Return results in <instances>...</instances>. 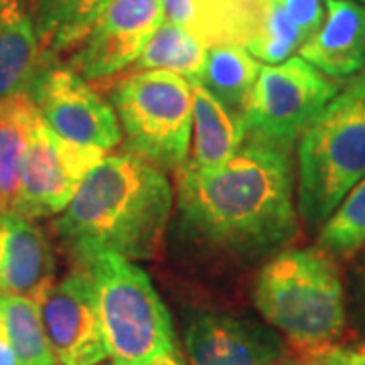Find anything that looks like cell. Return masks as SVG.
<instances>
[{"instance_id":"1","label":"cell","mask_w":365,"mask_h":365,"mask_svg":"<svg viewBox=\"0 0 365 365\" xmlns=\"http://www.w3.org/2000/svg\"><path fill=\"white\" fill-rule=\"evenodd\" d=\"M187 232L215 248L260 254L299 232L290 148L244 136L235 155L209 175L177 170Z\"/></svg>"},{"instance_id":"2","label":"cell","mask_w":365,"mask_h":365,"mask_svg":"<svg viewBox=\"0 0 365 365\" xmlns=\"http://www.w3.org/2000/svg\"><path fill=\"white\" fill-rule=\"evenodd\" d=\"M173 209V187L155 165L118 153L86 173L55 232L79 262L98 254L153 260Z\"/></svg>"},{"instance_id":"3","label":"cell","mask_w":365,"mask_h":365,"mask_svg":"<svg viewBox=\"0 0 365 365\" xmlns=\"http://www.w3.org/2000/svg\"><path fill=\"white\" fill-rule=\"evenodd\" d=\"M254 302L304 359L333 349L345 333V288L323 248L284 250L268 260L256 278Z\"/></svg>"},{"instance_id":"4","label":"cell","mask_w":365,"mask_h":365,"mask_svg":"<svg viewBox=\"0 0 365 365\" xmlns=\"http://www.w3.org/2000/svg\"><path fill=\"white\" fill-rule=\"evenodd\" d=\"M365 179V73L353 76L299 143V213L321 227Z\"/></svg>"},{"instance_id":"5","label":"cell","mask_w":365,"mask_h":365,"mask_svg":"<svg viewBox=\"0 0 365 365\" xmlns=\"http://www.w3.org/2000/svg\"><path fill=\"white\" fill-rule=\"evenodd\" d=\"M96 290L108 357L118 365H187L148 274L116 254L79 262Z\"/></svg>"},{"instance_id":"6","label":"cell","mask_w":365,"mask_h":365,"mask_svg":"<svg viewBox=\"0 0 365 365\" xmlns=\"http://www.w3.org/2000/svg\"><path fill=\"white\" fill-rule=\"evenodd\" d=\"M126 148L157 169L179 170L191 146V81L169 71H138L112 91Z\"/></svg>"},{"instance_id":"7","label":"cell","mask_w":365,"mask_h":365,"mask_svg":"<svg viewBox=\"0 0 365 365\" xmlns=\"http://www.w3.org/2000/svg\"><path fill=\"white\" fill-rule=\"evenodd\" d=\"M339 90L337 81L300 55L276 66H262L240 118L244 136L292 148L311 120Z\"/></svg>"},{"instance_id":"8","label":"cell","mask_w":365,"mask_h":365,"mask_svg":"<svg viewBox=\"0 0 365 365\" xmlns=\"http://www.w3.org/2000/svg\"><path fill=\"white\" fill-rule=\"evenodd\" d=\"M104 155L102 150L59 138L41 118L23 160L11 211L29 220L61 213L76 195L86 173L93 169Z\"/></svg>"},{"instance_id":"9","label":"cell","mask_w":365,"mask_h":365,"mask_svg":"<svg viewBox=\"0 0 365 365\" xmlns=\"http://www.w3.org/2000/svg\"><path fill=\"white\" fill-rule=\"evenodd\" d=\"M29 93L43 122L67 143L102 153L120 143L122 130L114 108L69 66L43 67Z\"/></svg>"},{"instance_id":"10","label":"cell","mask_w":365,"mask_h":365,"mask_svg":"<svg viewBox=\"0 0 365 365\" xmlns=\"http://www.w3.org/2000/svg\"><path fill=\"white\" fill-rule=\"evenodd\" d=\"M57 365H96L108 359L93 282L86 266L53 280L37 300Z\"/></svg>"},{"instance_id":"11","label":"cell","mask_w":365,"mask_h":365,"mask_svg":"<svg viewBox=\"0 0 365 365\" xmlns=\"http://www.w3.org/2000/svg\"><path fill=\"white\" fill-rule=\"evenodd\" d=\"M163 21V0H112L76 47L69 67L86 81L110 78L138 59Z\"/></svg>"},{"instance_id":"12","label":"cell","mask_w":365,"mask_h":365,"mask_svg":"<svg viewBox=\"0 0 365 365\" xmlns=\"http://www.w3.org/2000/svg\"><path fill=\"white\" fill-rule=\"evenodd\" d=\"M189 365H280V341L264 327L227 313L199 311L185 319Z\"/></svg>"},{"instance_id":"13","label":"cell","mask_w":365,"mask_h":365,"mask_svg":"<svg viewBox=\"0 0 365 365\" xmlns=\"http://www.w3.org/2000/svg\"><path fill=\"white\" fill-rule=\"evenodd\" d=\"M55 276L49 237L14 211H0V292L39 300Z\"/></svg>"},{"instance_id":"14","label":"cell","mask_w":365,"mask_h":365,"mask_svg":"<svg viewBox=\"0 0 365 365\" xmlns=\"http://www.w3.org/2000/svg\"><path fill=\"white\" fill-rule=\"evenodd\" d=\"M299 55L329 78H353L365 67V6L327 0L325 21L300 45Z\"/></svg>"},{"instance_id":"15","label":"cell","mask_w":365,"mask_h":365,"mask_svg":"<svg viewBox=\"0 0 365 365\" xmlns=\"http://www.w3.org/2000/svg\"><path fill=\"white\" fill-rule=\"evenodd\" d=\"M47 66L31 0H0V100L29 93Z\"/></svg>"},{"instance_id":"16","label":"cell","mask_w":365,"mask_h":365,"mask_svg":"<svg viewBox=\"0 0 365 365\" xmlns=\"http://www.w3.org/2000/svg\"><path fill=\"white\" fill-rule=\"evenodd\" d=\"M191 146L181 169L193 175H209L234 157L244 140V128L240 118H235L201 83L191 81Z\"/></svg>"},{"instance_id":"17","label":"cell","mask_w":365,"mask_h":365,"mask_svg":"<svg viewBox=\"0 0 365 365\" xmlns=\"http://www.w3.org/2000/svg\"><path fill=\"white\" fill-rule=\"evenodd\" d=\"M252 0H163L165 14L191 33L213 45H246Z\"/></svg>"},{"instance_id":"18","label":"cell","mask_w":365,"mask_h":365,"mask_svg":"<svg viewBox=\"0 0 365 365\" xmlns=\"http://www.w3.org/2000/svg\"><path fill=\"white\" fill-rule=\"evenodd\" d=\"M112 0H31L47 63L76 49Z\"/></svg>"},{"instance_id":"19","label":"cell","mask_w":365,"mask_h":365,"mask_svg":"<svg viewBox=\"0 0 365 365\" xmlns=\"http://www.w3.org/2000/svg\"><path fill=\"white\" fill-rule=\"evenodd\" d=\"M41 120L31 93L0 100V211H11L31 136Z\"/></svg>"},{"instance_id":"20","label":"cell","mask_w":365,"mask_h":365,"mask_svg":"<svg viewBox=\"0 0 365 365\" xmlns=\"http://www.w3.org/2000/svg\"><path fill=\"white\" fill-rule=\"evenodd\" d=\"M260 61L240 45H213L195 79L235 118H242L260 73Z\"/></svg>"},{"instance_id":"21","label":"cell","mask_w":365,"mask_h":365,"mask_svg":"<svg viewBox=\"0 0 365 365\" xmlns=\"http://www.w3.org/2000/svg\"><path fill=\"white\" fill-rule=\"evenodd\" d=\"M0 335L16 365H57L35 299L0 292Z\"/></svg>"},{"instance_id":"22","label":"cell","mask_w":365,"mask_h":365,"mask_svg":"<svg viewBox=\"0 0 365 365\" xmlns=\"http://www.w3.org/2000/svg\"><path fill=\"white\" fill-rule=\"evenodd\" d=\"M207 49L205 43H201L173 21H163L153 37L146 41L143 53L134 63L140 71H169L195 81L203 69Z\"/></svg>"},{"instance_id":"23","label":"cell","mask_w":365,"mask_h":365,"mask_svg":"<svg viewBox=\"0 0 365 365\" xmlns=\"http://www.w3.org/2000/svg\"><path fill=\"white\" fill-rule=\"evenodd\" d=\"M302 37L290 21L284 0H252L248 39L244 49L258 61L276 66L300 49Z\"/></svg>"},{"instance_id":"24","label":"cell","mask_w":365,"mask_h":365,"mask_svg":"<svg viewBox=\"0 0 365 365\" xmlns=\"http://www.w3.org/2000/svg\"><path fill=\"white\" fill-rule=\"evenodd\" d=\"M365 244V179L359 181L333 215L321 225L319 248L331 256H349Z\"/></svg>"},{"instance_id":"25","label":"cell","mask_w":365,"mask_h":365,"mask_svg":"<svg viewBox=\"0 0 365 365\" xmlns=\"http://www.w3.org/2000/svg\"><path fill=\"white\" fill-rule=\"evenodd\" d=\"M284 6L290 21L299 29L302 43L313 37L325 21V9L321 0H284Z\"/></svg>"},{"instance_id":"26","label":"cell","mask_w":365,"mask_h":365,"mask_svg":"<svg viewBox=\"0 0 365 365\" xmlns=\"http://www.w3.org/2000/svg\"><path fill=\"white\" fill-rule=\"evenodd\" d=\"M304 361L314 365H365V343L355 347H333Z\"/></svg>"},{"instance_id":"27","label":"cell","mask_w":365,"mask_h":365,"mask_svg":"<svg viewBox=\"0 0 365 365\" xmlns=\"http://www.w3.org/2000/svg\"><path fill=\"white\" fill-rule=\"evenodd\" d=\"M353 278H355L357 294L365 304V244L357 250V258H355V264H353Z\"/></svg>"},{"instance_id":"28","label":"cell","mask_w":365,"mask_h":365,"mask_svg":"<svg viewBox=\"0 0 365 365\" xmlns=\"http://www.w3.org/2000/svg\"><path fill=\"white\" fill-rule=\"evenodd\" d=\"M0 365H16V357H14L13 349L9 347V343L2 339L0 335Z\"/></svg>"},{"instance_id":"29","label":"cell","mask_w":365,"mask_h":365,"mask_svg":"<svg viewBox=\"0 0 365 365\" xmlns=\"http://www.w3.org/2000/svg\"><path fill=\"white\" fill-rule=\"evenodd\" d=\"M96 365H118L116 361H112V359H110V361H108V359H104V361H100V364H96Z\"/></svg>"},{"instance_id":"30","label":"cell","mask_w":365,"mask_h":365,"mask_svg":"<svg viewBox=\"0 0 365 365\" xmlns=\"http://www.w3.org/2000/svg\"><path fill=\"white\" fill-rule=\"evenodd\" d=\"M302 365H314V364H311V361H302Z\"/></svg>"},{"instance_id":"31","label":"cell","mask_w":365,"mask_h":365,"mask_svg":"<svg viewBox=\"0 0 365 365\" xmlns=\"http://www.w3.org/2000/svg\"><path fill=\"white\" fill-rule=\"evenodd\" d=\"M359 2H365V0H359Z\"/></svg>"}]
</instances>
